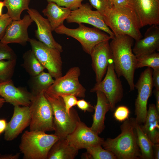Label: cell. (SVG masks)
Returning a JSON list of instances; mask_svg holds the SVG:
<instances>
[{
	"label": "cell",
	"mask_w": 159,
	"mask_h": 159,
	"mask_svg": "<svg viewBox=\"0 0 159 159\" xmlns=\"http://www.w3.org/2000/svg\"><path fill=\"white\" fill-rule=\"evenodd\" d=\"M31 120L29 106H14L13 115L10 121L7 122L4 132V140L11 141L16 138L29 126Z\"/></svg>",
	"instance_id": "15"
},
{
	"label": "cell",
	"mask_w": 159,
	"mask_h": 159,
	"mask_svg": "<svg viewBox=\"0 0 159 159\" xmlns=\"http://www.w3.org/2000/svg\"><path fill=\"white\" fill-rule=\"evenodd\" d=\"M30 0H4V6L7 9V13L12 20L21 19V15L24 10L29 9Z\"/></svg>",
	"instance_id": "28"
},
{
	"label": "cell",
	"mask_w": 159,
	"mask_h": 159,
	"mask_svg": "<svg viewBox=\"0 0 159 159\" xmlns=\"http://www.w3.org/2000/svg\"><path fill=\"white\" fill-rule=\"evenodd\" d=\"M44 95L49 102L53 111L54 133L61 138H65L72 132L80 120L77 111L73 108L68 114L61 97L44 91Z\"/></svg>",
	"instance_id": "5"
},
{
	"label": "cell",
	"mask_w": 159,
	"mask_h": 159,
	"mask_svg": "<svg viewBox=\"0 0 159 159\" xmlns=\"http://www.w3.org/2000/svg\"><path fill=\"white\" fill-rule=\"evenodd\" d=\"M106 75L103 80L95 84L90 92H102L109 103L110 110L113 111L116 105L120 102L123 96V89L120 79L116 73L112 59L109 62Z\"/></svg>",
	"instance_id": "9"
},
{
	"label": "cell",
	"mask_w": 159,
	"mask_h": 159,
	"mask_svg": "<svg viewBox=\"0 0 159 159\" xmlns=\"http://www.w3.org/2000/svg\"><path fill=\"white\" fill-rule=\"evenodd\" d=\"M141 28L159 25V0H129Z\"/></svg>",
	"instance_id": "14"
},
{
	"label": "cell",
	"mask_w": 159,
	"mask_h": 159,
	"mask_svg": "<svg viewBox=\"0 0 159 159\" xmlns=\"http://www.w3.org/2000/svg\"><path fill=\"white\" fill-rule=\"evenodd\" d=\"M23 58L24 61L22 66L31 77L38 75L45 69L32 49L24 53Z\"/></svg>",
	"instance_id": "27"
},
{
	"label": "cell",
	"mask_w": 159,
	"mask_h": 159,
	"mask_svg": "<svg viewBox=\"0 0 159 159\" xmlns=\"http://www.w3.org/2000/svg\"><path fill=\"white\" fill-rule=\"evenodd\" d=\"M16 55L8 44L0 41V60H12L16 59Z\"/></svg>",
	"instance_id": "33"
},
{
	"label": "cell",
	"mask_w": 159,
	"mask_h": 159,
	"mask_svg": "<svg viewBox=\"0 0 159 159\" xmlns=\"http://www.w3.org/2000/svg\"><path fill=\"white\" fill-rule=\"evenodd\" d=\"M0 96L14 106H29L33 95L25 88L16 87L11 80L0 83Z\"/></svg>",
	"instance_id": "19"
},
{
	"label": "cell",
	"mask_w": 159,
	"mask_h": 159,
	"mask_svg": "<svg viewBox=\"0 0 159 159\" xmlns=\"http://www.w3.org/2000/svg\"><path fill=\"white\" fill-rule=\"evenodd\" d=\"M110 43L115 71L117 77L123 76L130 90H135L134 76L137 59L132 52L133 39L126 35L115 36Z\"/></svg>",
	"instance_id": "1"
},
{
	"label": "cell",
	"mask_w": 159,
	"mask_h": 159,
	"mask_svg": "<svg viewBox=\"0 0 159 159\" xmlns=\"http://www.w3.org/2000/svg\"><path fill=\"white\" fill-rule=\"evenodd\" d=\"M42 91L33 95L29 106L31 120L30 130L45 132L54 130L52 106Z\"/></svg>",
	"instance_id": "6"
},
{
	"label": "cell",
	"mask_w": 159,
	"mask_h": 159,
	"mask_svg": "<svg viewBox=\"0 0 159 159\" xmlns=\"http://www.w3.org/2000/svg\"><path fill=\"white\" fill-rule=\"evenodd\" d=\"M90 55L92 66L95 74L96 83L100 82L106 73L109 62L112 59V55L109 40L100 42L92 49Z\"/></svg>",
	"instance_id": "16"
},
{
	"label": "cell",
	"mask_w": 159,
	"mask_h": 159,
	"mask_svg": "<svg viewBox=\"0 0 159 159\" xmlns=\"http://www.w3.org/2000/svg\"><path fill=\"white\" fill-rule=\"evenodd\" d=\"M66 138L71 145L78 150L95 145H102L104 140L81 120Z\"/></svg>",
	"instance_id": "13"
},
{
	"label": "cell",
	"mask_w": 159,
	"mask_h": 159,
	"mask_svg": "<svg viewBox=\"0 0 159 159\" xmlns=\"http://www.w3.org/2000/svg\"><path fill=\"white\" fill-rule=\"evenodd\" d=\"M133 52L136 56L149 54L159 50V26L152 25L146 31L144 37L135 40Z\"/></svg>",
	"instance_id": "20"
},
{
	"label": "cell",
	"mask_w": 159,
	"mask_h": 159,
	"mask_svg": "<svg viewBox=\"0 0 159 159\" xmlns=\"http://www.w3.org/2000/svg\"><path fill=\"white\" fill-rule=\"evenodd\" d=\"M5 102V101L3 98H0V110Z\"/></svg>",
	"instance_id": "45"
},
{
	"label": "cell",
	"mask_w": 159,
	"mask_h": 159,
	"mask_svg": "<svg viewBox=\"0 0 159 159\" xmlns=\"http://www.w3.org/2000/svg\"><path fill=\"white\" fill-rule=\"evenodd\" d=\"M78 150L69 143L66 138H60L51 148L47 159H74Z\"/></svg>",
	"instance_id": "24"
},
{
	"label": "cell",
	"mask_w": 159,
	"mask_h": 159,
	"mask_svg": "<svg viewBox=\"0 0 159 159\" xmlns=\"http://www.w3.org/2000/svg\"><path fill=\"white\" fill-rule=\"evenodd\" d=\"M136 69L145 67L153 69L159 68V53L156 52L149 54H144L136 56Z\"/></svg>",
	"instance_id": "30"
},
{
	"label": "cell",
	"mask_w": 159,
	"mask_h": 159,
	"mask_svg": "<svg viewBox=\"0 0 159 159\" xmlns=\"http://www.w3.org/2000/svg\"><path fill=\"white\" fill-rule=\"evenodd\" d=\"M102 16L115 36L126 35L135 40L142 38L139 20L130 5L113 6Z\"/></svg>",
	"instance_id": "3"
},
{
	"label": "cell",
	"mask_w": 159,
	"mask_h": 159,
	"mask_svg": "<svg viewBox=\"0 0 159 159\" xmlns=\"http://www.w3.org/2000/svg\"><path fill=\"white\" fill-rule=\"evenodd\" d=\"M153 92L156 100L155 105L158 112H159V90L155 89Z\"/></svg>",
	"instance_id": "44"
},
{
	"label": "cell",
	"mask_w": 159,
	"mask_h": 159,
	"mask_svg": "<svg viewBox=\"0 0 159 159\" xmlns=\"http://www.w3.org/2000/svg\"><path fill=\"white\" fill-rule=\"evenodd\" d=\"M76 105L79 109L84 112H92L94 110V107L83 99L77 100Z\"/></svg>",
	"instance_id": "38"
},
{
	"label": "cell",
	"mask_w": 159,
	"mask_h": 159,
	"mask_svg": "<svg viewBox=\"0 0 159 159\" xmlns=\"http://www.w3.org/2000/svg\"><path fill=\"white\" fill-rule=\"evenodd\" d=\"M54 81L49 73L44 71L36 76L31 77L29 82L30 92L34 96L46 91Z\"/></svg>",
	"instance_id": "26"
},
{
	"label": "cell",
	"mask_w": 159,
	"mask_h": 159,
	"mask_svg": "<svg viewBox=\"0 0 159 159\" xmlns=\"http://www.w3.org/2000/svg\"><path fill=\"white\" fill-rule=\"evenodd\" d=\"M4 6L3 1H0V16L2 14V10L3 7Z\"/></svg>",
	"instance_id": "46"
},
{
	"label": "cell",
	"mask_w": 159,
	"mask_h": 159,
	"mask_svg": "<svg viewBox=\"0 0 159 159\" xmlns=\"http://www.w3.org/2000/svg\"><path fill=\"white\" fill-rule=\"evenodd\" d=\"M135 118H128L120 127L121 133L114 138H108L102 146L118 159L141 158L135 129Z\"/></svg>",
	"instance_id": "2"
},
{
	"label": "cell",
	"mask_w": 159,
	"mask_h": 159,
	"mask_svg": "<svg viewBox=\"0 0 159 159\" xmlns=\"http://www.w3.org/2000/svg\"><path fill=\"white\" fill-rule=\"evenodd\" d=\"M68 23H82L91 25L109 34L112 39L115 35L105 23L103 16L97 10H92V6L88 3L82 4L78 9L72 10L66 19Z\"/></svg>",
	"instance_id": "12"
},
{
	"label": "cell",
	"mask_w": 159,
	"mask_h": 159,
	"mask_svg": "<svg viewBox=\"0 0 159 159\" xmlns=\"http://www.w3.org/2000/svg\"><path fill=\"white\" fill-rule=\"evenodd\" d=\"M153 151L154 159H159V143L155 144L153 145Z\"/></svg>",
	"instance_id": "43"
},
{
	"label": "cell",
	"mask_w": 159,
	"mask_h": 159,
	"mask_svg": "<svg viewBox=\"0 0 159 159\" xmlns=\"http://www.w3.org/2000/svg\"><path fill=\"white\" fill-rule=\"evenodd\" d=\"M16 64V59L0 60V83L11 80Z\"/></svg>",
	"instance_id": "31"
},
{
	"label": "cell",
	"mask_w": 159,
	"mask_h": 159,
	"mask_svg": "<svg viewBox=\"0 0 159 159\" xmlns=\"http://www.w3.org/2000/svg\"><path fill=\"white\" fill-rule=\"evenodd\" d=\"M48 3L42 12L47 18L52 31H54L63 24L64 21L68 17L72 10L69 8L59 6L53 2Z\"/></svg>",
	"instance_id": "23"
},
{
	"label": "cell",
	"mask_w": 159,
	"mask_h": 159,
	"mask_svg": "<svg viewBox=\"0 0 159 159\" xmlns=\"http://www.w3.org/2000/svg\"><path fill=\"white\" fill-rule=\"evenodd\" d=\"M114 117L115 119L119 122L124 121L129 118L130 110L125 106H120L115 109Z\"/></svg>",
	"instance_id": "35"
},
{
	"label": "cell",
	"mask_w": 159,
	"mask_h": 159,
	"mask_svg": "<svg viewBox=\"0 0 159 159\" xmlns=\"http://www.w3.org/2000/svg\"><path fill=\"white\" fill-rule=\"evenodd\" d=\"M83 0H47L48 2L52 1L61 6H64L73 10L79 8Z\"/></svg>",
	"instance_id": "34"
},
{
	"label": "cell",
	"mask_w": 159,
	"mask_h": 159,
	"mask_svg": "<svg viewBox=\"0 0 159 159\" xmlns=\"http://www.w3.org/2000/svg\"><path fill=\"white\" fill-rule=\"evenodd\" d=\"M102 145H97L87 148V152L82 155L85 159H117L111 152L103 148Z\"/></svg>",
	"instance_id": "29"
},
{
	"label": "cell",
	"mask_w": 159,
	"mask_h": 159,
	"mask_svg": "<svg viewBox=\"0 0 159 159\" xmlns=\"http://www.w3.org/2000/svg\"><path fill=\"white\" fill-rule=\"evenodd\" d=\"M95 27H89L80 24H79L78 28L75 29L68 28L63 24L54 31L58 34L66 35L78 41L84 51L90 55L96 45L112 39L109 34Z\"/></svg>",
	"instance_id": "7"
},
{
	"label": "cell",
	"mask_w": 159,
	"mask_h": 159,
	"mask_svg": "<svg viewBox=\"0 0 159 159\" xmlns=\"http://www.w3.org/2000/svg\"><path fill=\"white\" fill-rule=\"evenodd\" d=\"M135 129L137 143L141 153V158L154 159V144L143 131L141 125L138 123L136 120Z\"/></svg>",
	"instance_id": "25"
},
{
	"label": "cell",
	"mask_w": 159,
	"mask_h": 159,
	"mask_svg": "<svg viewBox=\"0 0 159 159\" xmlns=\"http://www.w3.org/2000/svg\"><path fill=\"white\" fill-rule=\"evenodd\" d=\"M95 92L97 96V102L94 107L95 112L92 116L93 123L90 128L99 135L105 127L104 121L105 115L110 110L111 106L102 92L98 91Z\"/></svg>",
	"instance_id": "21"
},
{
	"label": "cell",
	"mask_w": 159,
	"mask_h": 159,
	"mask_svg": "<svg viewBox=\"0 0 159 159\" xmlns=\"http://www.w3.org/2000/svg\"><path fill=\"white\" fill-rule=\"evenodd\" d=\"M91 6L103 16L111 9L113 5L110 0H89Z\"/></svg>",
	"instance_id": "32"
},
{
	"label": "cell",
	"mask_w": 159,
	"mask_h": 159,
	"mask_svg": "<svg viewBox=\"0 0 159 159\" xmlns=\"http://www.w3.org/2000/svg\"><path fill=\"white\" fill-rule=\"evenodd\" d=\"M80 75L79 67H71L64 75L55 79L54 83L45 91L61 97L71 95L84 98L86 90L79 81Z\"/></svg>",
	"instance_id": "8"
},
{
	"label": "cell",
	"mask_w": 159,
	"mask_h": 159,
	"mask_svg": "<svg viewBox=\"0 0 159 159\" xmlns=\"http://www.w3.org/2000/svg\"><path fill=\"white\" fill-rule=\"evenodd\" d=\"M12 21L7 13L0 16V41L4 37L7 27Z\"/></svg>",
	"instance_id": "36"
},
{
	"label": "cell",
	"mask_w": 159,
	"mask_h": 159,
	"mask_svg": "<svg viewBox=\"0 0 159 159\" xmlns=\"http://www.w3.org/2000/svg\"><path fill=\"white\" fill-rule=\"evenodd\" d=\"M159 112L155 105L150 104L145 121L143 125H141L144 132L153 144L159 143Z\"/></svg>",
	"instance_id": "22"
},
{
	"label": "cell",
	"mask_w": 159,
	"mask_h": 159,
	"mask_svg": "<svg viewBox=\"0 0 159 159\" xmlns=\"http://www.w3.org/2000/svg\"><path fill=\"white\" fill-rule=\"evenodd\" d=\"M33 21L29 14H25L22 19L12 20L0 41L6 44L16 43L25 45L30 39L28 33V27Z\"/></svg>",
	"instance_id": "17"
},
{
	"label": "cell",
	"mask_w": 159,
	"mask_h": 159,
	"mask_svg": "<svg viewBox=\"0 0 159 159\" xmlns=\"http://www.w3.org/2000/svg\"><path fill=\"white\" fill-rule=\"evenodd\" d=\"M27 12L36 24L37 28L35 31V35L39 41L50 47L62 52V47L54 38L52 27L48 20L44 18L35 9L29 8Z\"/></svg>",
	"instance_id": "18"
},
{
	"label": "cell",
	"mask_w": 159,
	"mask_h": 159,
	"mask_svg": "<svg viewBox=\"0 0 159 159\" xmlns=\"http://www.w3.org/2000/svg\"><path fill=\"white\" fill-rule=\"evenodd\" d=\"M153 69L148 67L142 72L134 87L138 94L135 102V120L140 125L143 124L147 112V105L153 87L152 80Z\"/></svg>",
	"instance_id": "11"
},
{
	"label": "cell",
	"mask_w": 159,
	"mask_h": 159,
	"mask_svg": "<svg viewBox=\"0 0 159 159\" xmlns=\"http://www.w3.org/2000/svg\"><path fill=\"white\" fill-rule=\"evenodd\" d=\"M152 80L153 87L159 90V68L153 69Z\"/></svg>",
	"instance_id": "39"
},
{
	"label": "cell",
	"mask_w": 159,
	"mask_h": 159,
	"mask_svg": "<svg viewBox=\"0 0 159 159\" xmlns=\"http://www.w3.org/2000/svg\"><path fill=\"white\" fill-rule=\"evenodd\" d=\"M29 42L39 61L52 77L56 79L62 76L61 52L33 38Z\"/></svg>",
	"instance_id": "10"
},
{
	"label": "cell",
	"mask_w": 159,
	"mask_h": 159,
	"mask_svg": "<svg viewBox=\"0 0 159 159\" xmlns=\"http://www.w3.org/2000/svg\"><path fill=\"white\" fill-rule=\"evenodd\" d=\"M110 0L112 2L113 6H125L130 5L129 0Z\"/></svg>",
	"instance_id": "40"
},
{
	"label": "cell",
	"mask_w": 159,
	"mask_h": 159,
	"mask_svg": "<svg viewBox=\"0 0 159 159\" xmlns=\"http://www.w3.org/2000/svg\"><path fill=\"white\" fill-rule=\"evenodd\" d=\"M7 122L4 119H0V135L4 132L6 128Z\"/></svg>",
	"instance_id": "42"
},
{
	"label": "cell",
	"mask_w": 159,
	"mask_h": 159,
	"mask_svg": "<svg viewBox=\"0 0 159 159\" xmlns=\"http://www.w3.org/2000/svg\"><path fill=\"white\" fill-rule=\"evenodd\" d=\"M20 155L19 153L13 155L11 154L2 155L0 154V159H18Z\"/></svg>",
	"instance_id": "41"
},
{
	"label": "cell",
	"mask_w": 159,
	"mask_h": 159,
	"mask_svg": "<svg viewBox=\"0 0 159 159\" xmlns=\"http://www.w3.org/2000/svg\"><path fill=\"white\" fill-rule=\"evenodd\" d=\"M61 97L64 103L66 112L69 114L71 109L77 105V97L71 95H64Z\"/></svg>",
	"instance_id": "37"
},
{
	"label": "cell",
	"mask_w": 159,
	"mask_h": 159,
	"mask_svg": "<svg viewBox=\"0 0 159 159\" xmlns=\"http://www.w3.org/2000/svg\"><path fill=\"white\" fill-rule=\"evenodd\" d=\"M59 138L43 131L26 130L21 136L19 149L24 159H47L51 148Z\"/></svg>",
	"instance_id": "4"
}]
</instances>
